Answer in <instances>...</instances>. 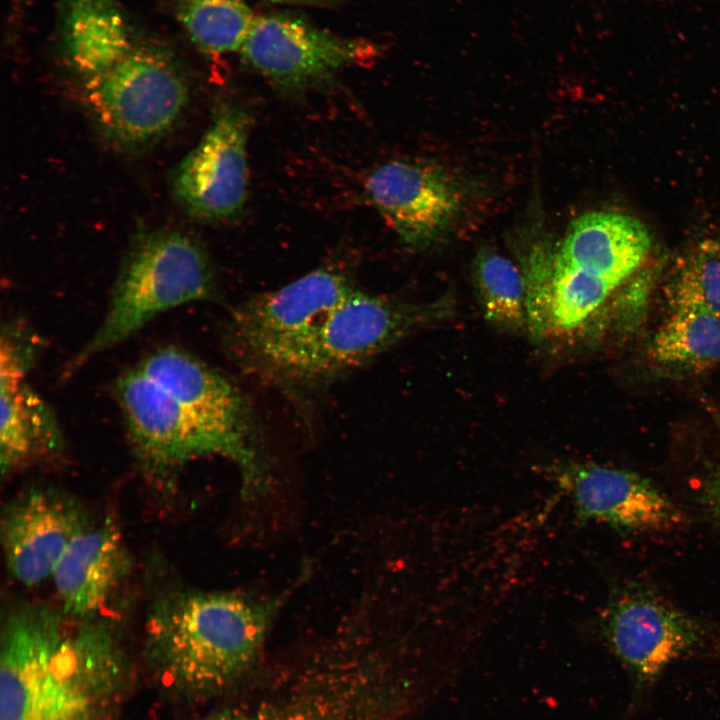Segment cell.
<instances>
[{"label":"cell","instance_id":"obj_1","mask_svg":"<svg viewBox=\"0 0 720 720\" xmlns=\"http://www.w3.org/2000/svg\"><path fill=\"white\" fill-rule=\"evenodd\" d=\"M71 629L50 608L22 605L1 631L0 720H114L128 663L112 626L95 617Z\"/></svg>","mask_w":720,"mask_h":720},{"label":"cell","instance_id":"obj_2","mask_svg":"<svg viewBox=\"0 0 720 720\" xmlns=\"http://www.w3.org/2000/svg\"><path fill=\"white\" fill-rule=\"evenodd\" d=\"M281 599L174 590L152 604L145 649L163 683L206 697L230 688L256 662Z\"/></svg>","mask_w":720,"mask_h":720},{"label":"cell","instance_id":"obj_3","mask_svg":"<svg viewBox=\"0 0 720 720\" xmlns=\"http://www.w3.org/2000/svg\"><path fill=\"white\" fill-rule=\"evenodd\" d=\"M451 306L448 297L417 304L354 288L310 328L267 357L255 374L287 385L328 381L447 317Z\"/></svg>","mask_w":720,"mask_h":720},{"label":"cell","instance_id":"obj_4","mask_svg":"<svg viewBox=\"0 0 720 720\" xmlns=\"http://www.w3.org/2000/svg\"><path fill=\"white\" fill-rule=\"evenodd\" d=\"M214 290L212 266L196 241L176 231L144 235L129 252L105 316L71 361L69 374L129 338L161 313L209 299Z\"/></svg>","mask_w":720,"mask_h":720},{"label":"cell","instance_id":"obj_5","mask_svg":"<svg viewBox=\"0 0 720 720\" xmlns=\"http://www.w3.org/2000/svg\"><path fill=\"white\" fill-rule=\"evenodd\" d=\"M89 110L105 136L127 148L160 139L176 124L189 88L174 62L139 41L131 29L108 48L101 70L83 79Z\"/></svg>","mask_w":720,"mask_h":720},{"label":"cell","instance_id":"obj_6","mask_svg":"<svg viewBox=\"0 0 720 720\" xmlns=\"http://www.w3.org/2000/svg\"><path fill=\"white\" fill-rule=\"evenodd\" d=\"M600 632L629 676L632 707L651 692L673 662L720 647V630L636 583L610 596Z\"/></svg>","mask_w":720,"mask_h":720},{"label":"cell","instance_id":"obj_7","mask_svg":"<svg viewBox=\"0 0 720 720\" xmlns=\"http://www.w3.org/2000/svg\"><path fill=\"white\" fill-rule=\"evenodd\" d=\"M165 389L235 463L248 496L264 492L270 464L262 433L247 401L226 377L178 348L152 352L136 365Z\"/></svg>","mask_w":720,"mask_h":720},{"label":"cell","instance_id":"obj_8","mask_svg":"<svg viewBox=\"0 0 720 720\" xmlns=\"http://www.w3.org/2000/svg\"><path fill=\"white\" fill-rule=\"evenodd\" d=\"M378 51L367 39L336 35L295 14L273 13L257 16L240 52L274 87L296 94L326 83L345 67L368 63Z\"/></svg>","mask_w":720,"mask_h":720},{"label":"cell","instance_id":"obj_9","mask_svg":"<svg viewBox=\"0 0 720 720\" xmlns=\"http://www.w3.org/2000/svg\"><path fill=\"white\" fill-rule=\"evenodd\" d=\"M548 472L569 498L578 522L630 534L666 533L685 523L680 507L637 472L578 461L552 464Z\"/></svg>","mask_w":720,"mask_h":720},{"label":"cell","instance_id":"obj_10","mask_svg":"<svg viewBox=\"0 0 720 720\" xmlns=\"http://www.w3.org/2000/svg\"><path fill=\"white\" fill-rule=\"evenodd\" d=\"M355 288L336 269L312 270L279 289L248 299L232 313L227 342L252 372L264 359L310 328Z\"/></svg>","mask_w":720,"mask_h":720},{"label":"cell","instance_id":"obj_11","mask_svg":"<svg viewBox=\"0 0 720 720\" xmlns=\"http://www.w3.org/2000/svg\"><path fill=\"white\" fill-rule=\"evenodd\" d=\"M250 127L251 116L243 107L220 104L200 141L177 166L173 190L192 217L223 221L243 208L248 192Z\"/></svg>","mask_w":720,"mask_h":720},{"label":"cell","instance_id":"obj_12","mask_svg":"<svg viewBox=\"0 0 720 720\" xmlns=\"http://www.w3.org/2000/svg\"><path fill=\"white\" fill-rule=\"evenodd\" d=\"M369 669L321 671L287 692L201 720H386L406 698Z\"/></svg>","mask_w":720,"mask_h":720},{"label":"cell","instance_id":"obj_13","mask_svg":"<svg viewBox=\"0 0 720 720\" xmlns=\"http://www.w3.org/2000/svg\"><path fill=\"white\" fill-rule=\"evenodd\" d=\"M132 449L146 472L167 477L190 461L220 456L214 439L137 366L115 385Z\"/></svg>","mask_w":720,"mask_h":720},{"label":"cell","instance_id":"obj_14","mask_svg":"<svg viewBox=\"0 0 720 720\" xmlns=\"http://www.w3.org/2000/svg\"><path fill=\"white\" fill-rule=\"evenodd\" d=\"M364 187L371 204L411 248L430 246L461 208L456 180L426 161L385 162L368 175Z\"/></svg>","mask_w":720,"mask_h":720},{"label":"cell","instance_id":"obj_15","mask_svg":"<svg viewBox=\"0 0 720 720\" xmlns=\"http://www.w3.org/2000/svg\"><path fill=\"white\" fill-rule=\"evenodd\" d=\"M87 513L71 496L32 488L6 505L1 542L6 567L20 584L51 579L69 545L90 527Z\"/></svg>","mask_w":720,"mask_h":720},{"label":"cell","instance_id":"obj_16","mask_svg":"<svg viewBox=\"0 0 720 720\" xmlns=\"http://www.w3.org/2000/svg\"><path fill=\"white\" fill-rule=\"evenodd\" d=\"M646 226L613 211H593L572 221L550 257L555 265L603 280L616 289L638 271L651 250Z\"/></svg>","mask_w":720,"mask_h":720},{"label":"cell","instance_id":"obj_17","mask_svg":"<svg viewBox=\"0 0 720 720\" xmlns=\"http://www.w3.org/2000/svg\"><path fill=\"white\" fill-rule=\"evenodd\" d=\"M129 568L117 525L90 526L66 549L52 581L64 613L74 620L95 617Z\"/></svg>","mask_w":720,"mask_h":720},{"label":"cell","instance_id":"obj_18","mask_svg":"<svg viewBox=\"0 0 720 720\" xmlns=\"http://www.w3.org/2000/svg\"><path fill=\"white\" fill-rule=\"evenodd\" d=\"M26 374L0 373V466L9 476L24 464L61 448L59 426L47 404L25 382Z\"/></svg>","mask_w":720,"mask_h":720},{"label":"cell","instance_id":"obj_19","mask_svg":"<svg viewBox=\"0 0 720 720\" xmlns=\"http://www.w3.org/2000/svg\"><path fill=\"white\" fill-rule=\"evenodd\" d=\"M648 356L657 365L683 371H704L720 364V315L671 311L654 334Z\"/></svg>","mask_w":720,"mask_h":720},{"label":"cell","instance_id":"obj_20","mask_svg":"<svg viewBox=\"0 0 720 720\" xmlns=\"http://www.w3.org/2000/svg\"><path fill=\"white\" fill-rule=\"evenodd\" d=\"M472 281L490 324L507 332L528 328L524 279L510 260L490 248H481L472 262Z\"/></svg>","mask_w":720,"mask_h":720},{"label":"cell","instance_id":"obj_21","mask_svg":"<svg viewBox=\"0 0 720 720\" xmlns=\"http://www.w3.org/2000/svg\"><path fill=\"white\" fill-rule=\"evenodd\" d=\"M176 7L193 43L210 54L240 52L257 18L243 0H177Z\"/></svg>","mask_w":720,"mask_h":720},{"label":"cell","instance_id":"obj_22","mask_svg":"<svg viewBox=\"0 0 720 720\" xmlns=\"http://www.w3.org/2000/svg\"><path fill=\"white\" fill-rule=\"evenodd\" d=\"M665 296L671 311L720 315V244L706 240L682 256L665 286Z\"/></svg>","mask_w":720,"mask_h":720},{"label":"cell","instance_id":"obj_23","mask_svg":"<svg viewBox=\"0 0 720 720\" xmlns=\"http://www.w3.org/2000/svg\"><path fill=\"white\" fill-rule=\"evenodd\" d=\"M700 496L709 519L720 532V463L706 479Z\"/></svg>","mask_w":720,"mask_h":720},{"label":"cell","instance_id":"obj_24","mask_svg":"<svg viewBox=\"0 0 720 720\" xmlns=\"http://www.w3.org/2000/svg\"><path fill=\"white\" fill-rule=\"evenodd\" d=\"M269 3L306 5L315 7H332L338 5L342 0H262Z\"/></svg>","mask_w":720,"mask_h":720}]
</instances>
